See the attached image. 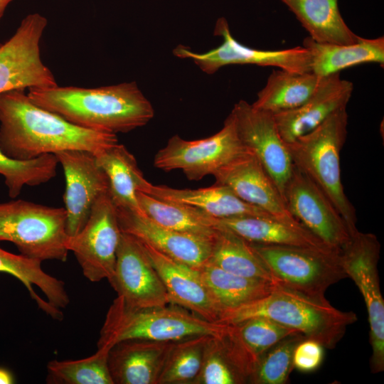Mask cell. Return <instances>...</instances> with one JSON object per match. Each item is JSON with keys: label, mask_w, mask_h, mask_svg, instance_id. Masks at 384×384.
I'll return each mask as SVG.
<instances>
[{"label": "cell", "mask_w": 384, "mask_h": 384, "mask_svg": "<svg viewBox=\"0 0 384 384\" xmlns=\"http://www.w3.org/2000/svg\"><path fill=\"white\" fill-rule=\"evenodd\" d=\"M232 325L242 346L257 361L261 354L282 339L299 334L265 317H255Z\"/></svg>", "instance_id": "36"}, {"label": "cell", "mask_w": 384, "mask_h": 384, "mask_svg": "<svg viewBox=\"0 0 384 384\" xmlns=\"http://www.w3.org/2000/svg\"><path fill=\"white\" fill-rule=\"evenodd\" d=\"M214 35L221 36L223 43L206 53H195L181 45L176 47L173 53L180 58L193 60L207 74H213L225 65L235 64L272 66L296 73L311 72L310 55L303 46L273 50L247 47L234 38L228 21L223 17L217 20Z\"/></svg>", "instance_id": "12"}, {"label": "cell", "mask_w": 384, "mask_h": 384, "mask_svg": "<svg viewBox=\"0 0 384 384\" xmlns=\"http://www.w3.org/2000/svg\"><path fill=\"white\" fill-rule=\"evenodd\" d=\"M27 95L36 105L89 129L125 133L146 125L154 108L135 82L96 88L33 87Z\"/></svg>", "instance_id": "2"}, {"label": "cell", "mask_w": 384, "mask_h": 384, "mask_svg": "<svg viewBox=\"0 0 384 384\" xmlns=\"http://www.w3.org/2000/svg\"><path fill=\"white\" fill-rule=\"evenodd\" d=\"M110 349L97 348L78 360H53L47 364V383L55 384H114L108 366Z\"/></svg>", "instance_id": "33"}, {"label": "cell", "mask_w": 384, "mask_h": 384, "mask_svg": "<svg viewBox=\"0 0 384 384\" xmlns=\"http://www.w3.org/2000/svg\"><path fill=\"white\" fill-rule=\"evenodd\" d=\"M353 84L340 73L322 77L311 96L299 107L273 114L278 132L290 143L321 124L336 111L347 107Z\"/></svg>", "instance_id": "19"}, {"label": "cell", "mask_w": 384, "mask_h": 384, "mask_svg": "<svg viewBox=\"0 0 384 384\" xmlns=\"http://www.w3.org/2000/svg\"><path fill=\"white\" fill-rule=\"evenodd\" d=\"M319 43L351 44L361 40L346 23L338 0H279Z\"/></svg>", "instance_id": "26"}, {"label": "cell", "mask_w": 384, "mask_h": 384, "mask_svg": "<svg viewBox=\"0 0 384 384\" xmlns=\"http://www.w3.org/2000/svg\"><path fill=\"white\" fill-rule=\"evenodd\" d=\"M228 326L207 321L174 304L136 308L117 297L107 312L97 348L110 349L120 341L132 339L176 342L199 336H216Z\"/></svg>", "instance_id": "4"}, {"label": "cell", "mask_w": 384, "mask_h": 384, "mask_svg": "<svg viewBox=\"0 0 384 384\" xmlns=\"http://www.w3.org/2000/svg\"><path fill=\"white\" fill-rule=\"evenodd\" d=\"M142 244L164 284L169 303L187 309L207 321L216 322L220 310L198 270Z\"/></svg>", "instance_id": "20"}, {"label": "cell", "mask_w": 384, "mask_h": 384, "mask_svg": "<svg viewBox=\"0 0 384 384\" xmlns=\"http://www.w3.org/2000/svg\"><path fill=\"white\" fill-rule=\"evenodd\" d=\"M42 261L22 254L16 255L0 247V272L18 279L27 289L38 308L53 319L63 317L60 309L70 303L65 283L46 273Z\"/></svg>", "instance_id": "23"}, {"label": "cell", "mask_w": 384, "mask_h": 384, "mask_svg": "<svg viewBox=\"0 0 384 384\" xmlns=\"http://www.w3.org/2000/svg\"><path fill=\"white\" fill-rule=\"evenodd\" d=\"M58 161L55 154H48L31 159H17L6 154L0 148V175L10 198H16L25 186H37L53 178Z\"/></svg>", "instance_id": "32"}, {"label": "cell", "mask_w": 384, "mask_h": 384, "mask_svg": "<svg viewBox=\"0 0 384 384\" xmlns=\"http://www.w3.org/2000/svg\"><path fill=\"white\" fill-rule=\"evenodd\" d=\"M324 359V346L318 341L305 338L296 346L293 354V367L302 372L316 370Z\"/></svg>", "instance_id": "37"}, {"label": "cell", "mask_w": 384, "mask_h": 384, "mask_svg": "<svg viewBox=\"0 0 384 384\" xmlns=\"http://www.w3.org/2000/svg\"><path fill=\"white\" fill-rule=\"evenodd\" d=\"M48 20L38 13L23 18L14 34L0 46V94L58 85L41 58L40 42Z\"/></svg>", "instance_id": "11"}, {"label": "cell", "mask_w": 384, "mask_h": 384, "mask_svg": "<svg viewBox=\"0 0 384 384\" xmlns=\"http://www.w3.org/2000/svg\"><path fill=\"white\" fill-rule=\"evenodd\" d=\"M210 336H199L174 342L158 384H192L201 368Z\"/></svg>", "instance_id": "34"}, {"label": "cell", "mask_w": 384, "mask_h": 384, "mask_svg": "<svg viewBox=\"0 0 384 384\" xmlns=\"http://www.w3.org/2000/svg\"><path fill=\"white\" fill-rule=\"evenodd\" d=\"M173 343L132 339L114 344L108 353L114 384H158Z\"/></svg>", "instance_id": "21"}, {"label": "cell", "mask_w": 384, "mask_h": 384, "mask_svg": "<svg viewBox=\"0 0 384 384\" xmlns=\"http://www.w3.org/2000/svg\"><path fill=\"white\" fill-rule=\"evenodd\" d=\"M284 200L293 217L329 248L340 252L350 240L347 225L334 204L294 166Z\"/></svg>", "instance_id": "14"}, {"label": "cell", "mask_w": 384, "mask_h": 384, "mask_svg": "<svg viewBox=\"0 0 384 384\" xmlns=\"http://www.w3.org/2000/svg\"><path fill=\"white\" fill-rule=\"evenodd\" d=\"M109 282L117 297L129 306L155 307L170 304L164 284L143 244L122 231L114 273Z\"/></svg>", "instance_id": "15"}, {"label": "cell", "mask_w": 384, "mask_h": 384, "mask_svg": "<svg viewBox=\"0 0 384 384\" xmlns=\"http://www.w3.org/2000/svg\"><path fill=\"white\" fill-rule=\"evenodd\" d=\"M208 262L228 272L277 284L250 243L220 225Z\"/></svg>", "instance_id": "30"}, {"label": "cell", "mask_w": 384, "mask_h": 384, "mask_svg": "<svg viewBox=\"0 0 384 384\" xmlns=\"http://www.w3.org/2000/svg\"><path fill=\"white\" fill-rule=\"evenodd\" d=\"M306 337L295 334L285 337L261 354L256 362L248 383L284 384L293 367V354L297 345Z\"/></svg>", "instance_id": "35"}, {"label": "cell", "mask_w": 384, "mask_h": 384, "mask_svg": "<svg viewBox=\"0 0 384 384\" xmlns=\"http://www.w3.org/2000/svg\"><path fill=\"white\" fill-rule=\"evenodd\" d=\"M311 59V71L320 77L366 63L384 64V38H364L351 44L319 43L309 36L302 43Z\"/></svg>", "instance_id": "25"}, {"label": "cell", "mask_w": 384, "mask_h": 384, "mask_svg": "<svg viewBox=\"0 0 384 384\" xmlns=\"http://www.w3.org/2000/svg\"><path fill=\"white\" fill-rule=\"evenodd\" d=\"M121 230L161 253L198 270L210 259L213 240L161 226L142 213L117 208Z\"/></svg>", "instance_id": "17"}, {"label": "cell", "mask_w": 384, "mask_h": 384, "mask_svg": "<svg viewBox=\"0 0 384 384\" xmlns=\"http://www.w3.org/2000/svg\"><path fill=\"white\" fill-rule=\"evenodd\" d=\"M55 155L65 176L66 232L73 236L85 225L98 198L109 191V182L93 153L66 150Z\"/></svg>", "instance_id": "16"}, {"label": "cell", "mask_w": 384, "mask_h": 384, "mask_svg": "<svg viewBox=\"0 0 384 384\" xmlns=\"http://www.w3.org/2000/svg\"><path fill=\"white\" fill-rule=\"evenodd\" d=\"M277 284L325 298L326 289L348 277L339 252L330 249L250 243Z\"/></svg>", "instance_id": "7"}, {"label": "cell", "mask_w": 384, "mask_h": 384, "mask_svg": "<svg viewBox=\"0 0 384 384\" xmlns=\"http://www.w3.org/2000/svg\"><path fill=\"white\" fill-rule=\"evenodd\" d=\"M1 44H2V43H0V46H1Z\"/></svg>", "instance_id": "40"}, {"label": "cell", "mask_w": 384, "mask_h": 384, "mask_svg": "<svg viewBox=\"0 0 384 384\" xmlns=\"http://www.w3.org/2000/svg\"><path fill=\"white\" fill-rule=\"evenodd\" d=\"M249 153L228 115L223 128L209 137L186 140L173 136L156 154L154 165L165 171L180 169L188 179L199 181Z\"/></svg>", "instance_id": "9"}, {"label": "cell", "mask_w": 384, "mask_h": 384, "mask_svg": "<svg viewBox=\"0 0 384 384\" xmlns=\"http://www.w3.org/2000/svg\"><path fill=\"white\" fill-rule=\"evenodd\" d=\"M13 0H0V21L2 18L5 10Z\"/></svg>", "instance_id": "39"}, {"label": "cell", "mask_w": 384, "mask_h": 384, "mask_svg": "<svg viewBox=\"0 0 384 384\" xmlns=\"http://www.w3.org/2000/svg\"><path fill=\"white\" fill-rule=\"evenodd\" d=\"M121 234L117 207L108 191L96 201L82 230L68 236L65 247L73 252L89 281H109L114 273Z\"/></svg>", "instance_id": "10"}, {"label": "cell", "mask_w": 384, "mask_h": 384, "mask_svg": "<svg viewBox=\"0 0 384 384\" xmlns=\"http://www.w3.org/2000/svg\"><path fill=\"white\" fill-rule=\"evenodd\" d=\"M213 176L217 184L228 187L247 203L279 220L301 224L289 213L272 179L251 153L223 167Z\"/></svg>", "instance_id": "18"}, {"label": "cell", "mask_w": 384, "mask_h": 384, "mask_svg": "<svg viewBox=\"0 0 384 384\" xmlns=\"http://www.w3.org/2000/svg\"><path fill=\"white\" fill-rule=\"evenodd\" d=\"M198 271L220 312L262 298L276 285L228 272L208 261Z\"/></svg>", "instance_id": "31"}, {"label": "cell", "mask_w": 384, "mask_h": 384, "mask_svg": "<svg viewBox=\"0 0 384 384\" xmlns=\"http://www.w3.org/2000/svg\"><path fill=\"white\" fill-rule=\"evenodd\" d=\"M218 223L252 244L332 250L302 225L292 224L272 217H234L218 219Z\"/></svg>", "instance_id": "24"}, {"label": "cell", "mask_w": 384, "mask_h": 384, "mask_svg": "<svg viewBox=\"0 0 384 384\" xmlns=\"http://www.w3.org/2000/svg\"><path fill=\"white\" fill-rule=\"evenodd\" d=\"M348 119L346 107H343L287 146L294 166L326 195L352 235L358 230L356 210L345 194L340 166L341 151L347 137Z\"/></svg>", "instance_id": "5"}, {"label": "cell", "mask_w": 384, "mask_h": 384, "mask_svg": "<svg viewBox=\"0 0 384 384\" xmlns=\"http://www.w3.org/2000/svg\"><path fill=\"white\" fill-rule=\"evenodd\" d=\"M116 134L75 125L33 104L24 90L0 94V148L17 159L66 150L95 155L118 144Z\"/></svg>", "instance_id": "1"}, {"label": "cell", "mask_w": 384, "mask_h": 384, "mask_svg": "<svg viewBox=\"0 0 384 384\" xmlns=\"http://www.w3.org/2000/svg\"><path fill=\"white\" fill-rule=\"evenodd\" d=\"M66 212L18 199L0 203V242L14 244L21 254L39 260H67Z\"/></svg>", "instance_id": "6"}, {"label": "cell", "mask_w": 384, "mask_h": 384, "mask_svg": "<svg viewBox=\"0 0 384 384\" xmlns=\"http://www.w3.org/2000/svg\"><path fill=\"white\" fill-rule=\"evenodd\" d=\"M15 383V379L11 371L9 370L0 368V384H13Z\"/></svg>", "instance_id": "38"}, {"label": "cell", "mask_w": 384, "mask_h": 384, "mask_svg": "<svg viewBox=\"0 0 384 384\" xmlns=\"http://www.w3.org/2000/svg\"><path fill=\"white\" fill-rule=\"evenodd\" d=\"M380 252L377 237L358 230L339 252L341 266L358 288L368 311L372 347L370 366L373 373L384 370V300L378 272Z\"/></svg>", "instance_id": "8"}, {"label": "cell", "mask_w": 384, "mask_h": 384, "mask_svg": "<svg viewBox=\"0 0 384 384\" xmlns=\"http://www.w3.org/2000/svg\"><path fill=\"white\" fill-rule=\"evenodd\" d=\"M255 317L272 319L326 348H335L347 327L358 319L354 312L337 309L326 298L312 297L276 284L262 298L220 311L216 322L236 324Z\"/></svg>", "instance_id": "3"}, {"label": "cell", "mask_w": 384, "mask_h": 384, "mask_svg": "<svg viewBox=\"0 0 384 384\" xmlns=\"http://www.w3.org/2000/svg\"><path fill=\"white\" fill-rule=\"evenodd\" d=\"M139 191L163 201L193 207L217 219L240 216L274 218L242 201L228 187L217 183L207 188L180 189L153 185L146 180Z\"/></svg>", "instance_id": "22"}, {"label": "cell", "mask_w": 384, "mask_h": 384, "mask_svg": "<svg viewBox=\"0 0 384 384\" xmlns=\"http://www.w3.org/2000/svg\"><path fill=\"white\" fill-rule=\"evenodd\" d=\"M321 78L312 72L296 73L278 68L269 75L252 105L272 114L297 108L315 92Z\"/></svg>", "instance_id": "28"}, {"label": "cell", "mask_w": 384, "mask_h": 384, "mask_svg": "<svg viewBox=\"0 0 384 384\" xmlns=\"http://www.w3.org/2000/svg\"><path fill=\"white\" fill-rule=\"evenodd\" d=\"M229 115L242 143L260 161L284 198L294 164L273 114L241 100L235 104Z\"/></svg>", "instance_id": "13"}, {"label": "cell", "mask_w": 384, "mask_h": 384, "mask_svg": "<svg viewBox=\"0 0 384 384\" xmlns=\"http://www.w3.org/2000/svg\"><path fill=\"white\" fill-rule=\"evenodd\" d=\"M140 209L156 223L165 228L213 240L218 230V219L193 207L163 201L137 191Z\"/></svg>", "instance_id": "29"}, {"label": "cell", "mask_w": 384, "mask_h": 384, "mask_svg": "<svg viewBox=\"0 0 384 384\" xmlns=\"http://www.w3.org/2000/svg\"><path fill=\"white\" fill-rule=\"evenodd\" d=\"M96 160L109 182V194L117 208L142 213L137 197L146 181L134 156L117 144L97 154Z\"/></svg>", "instance_id": "27"}]
</instances>
